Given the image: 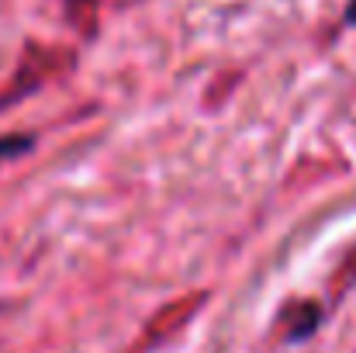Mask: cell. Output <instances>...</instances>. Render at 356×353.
<instances>
[{
	"instance_id": "6da1fadb",
	"label": "cell",
	"mask_w": 356,
	"mask_h": 353,
	"mask_svg": "<svg viewBox=\"0 0 356 353\" xmlns=\"http://www.w3.org/2000/svg\"><path fill=\"white\" fill-rule=\"evenodd\" d=\"M346 24H356V0H350V7H346Z\"/></svg>"
}]
</instances>
